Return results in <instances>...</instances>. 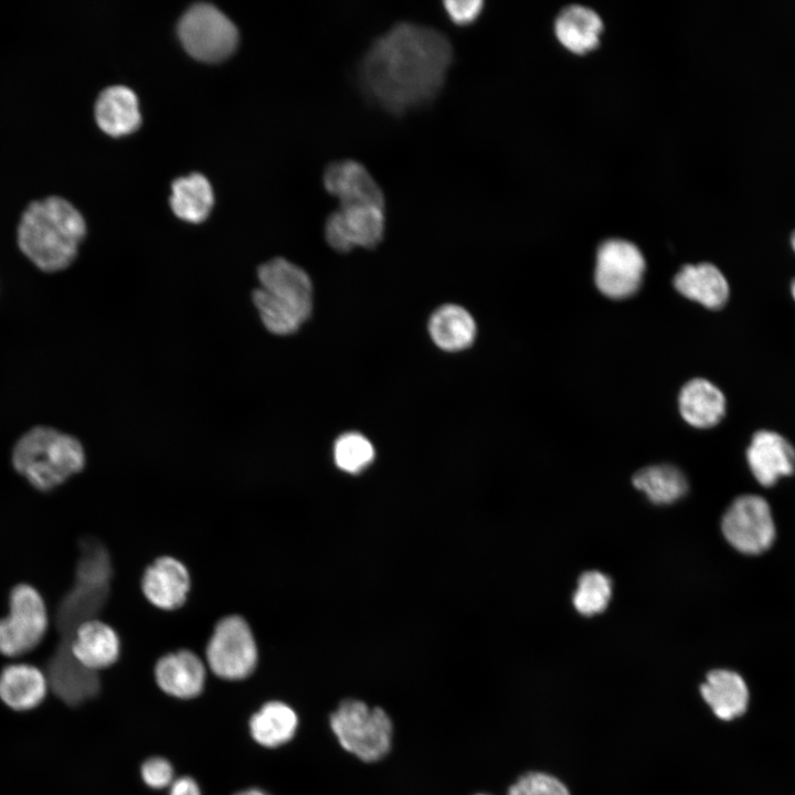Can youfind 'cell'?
Returning a JSON list of instances; mask_svg holds the SVG:
<instances>
[{
  "label": "cell",
  "instance_id": "1",
  "mask_svg": "<svg viewBox=\"0 0 795 795\" xmlns=\"http://www.w3.org/2000/svg\"><path fill=\"white\" fill-rule=\"evenodd\" d=\"M454 61L449 38L414 21H399L373 39L357 67L362 95L401 116L430 105L441 93Z\"/></svg>",
  "mask_w": 795,
  "mask_h": 795
},
{
  "label": "cell",
  "instance_id": "2",
  "mask_svg": "<svg viewBox=\"0 0 795 795\" xmlns=\"http://www.w3.org/2000/svg\"><path fill=\"white\" fill-rule=\"evenodd\" d=\"M86 234L85 220L68 201L49 197L31 203L18 227L22 253L40 269L57 272L75 259Z\"/></svg>",
  "mask_w": 795,
  "mask_h": 795
},
{
  "label": "cell",
  "instance_id": "3",
  "mask_svg": "<svg viewBox=\"0 0 795 795\" xmlns=\"http://www.w3.org/2000/svg\"><path fill=\"white\" fill-rule=\"evenodd\" d=\"M257 280L252 301L263 326L277 336L296 332L312 310L308 274L288 259L275 257L258 266Z\"/></svg>",
  "mask_w": 795,
  "mask_h": 795
},
{
  "label": "cell",
  "instance_id": "4",
  "mask_svg": "<svg viewBox=\"0 0 795 795\" xmlns=\"http://www.w3.org/2000/svg\"><path fill=\"white\" fill-rule=\"evenodd\" d=\"M85 460L84 448L77 438L44 426L26 432L12 453L17 471L40 490L53 489L80 473Z\"/></svg>",
  "mask_w": 795,
  "mask_h": 795
},
{
  "label": "cell",
  "instance_id": "5",
  "mask_svg": "<svg viewBox=\"0 0 795 795\" xmlns=\"http://www.w3.org/2000/svg\"><path fill=\"white\" fill-rule=\"evenodd\" d=\"M328 721L341 749L364 763L383 760L392 749L393 721L381 707L356 698L343 699Z\"/></svg>",
  "mask_w": 795,
  "mask_h": 795
},
{
  "label": "cell",
  "instance_id": "6",
  "mask_svg": "<svg viewBox=\"0 0 795 795\" xmlns=\"http://www.w3.org/2000/svg\"><path fill=\"white\" fill-rule=\"evenodd\" d=\"M210 670L223 680L237 681L256 669L258 650L251 626L240 615L221 618L205 647Z\"/></svg>",
  "mask_w": 795,
  "mask_h": 795
},
{
  "label": "cell",
  "instance_id": "7",
  "mask_svg": "<svg viewBox=\"0 0 795 795\" xmlns=\"http://www.w3.org/2000/svg\"><path fill=\"white\" fill-rule=\"evenodd\" d=\"M178 35L184 50L194 59L213 63L235 50L239 32L234 23L216 7L199 2L180 18Z\"/></svg>",
  "mask_w": 795,
  "mask_h": 795
},
{
  "label": "cell",
  "instance_id": "8",
  "mask_svg": "<svg viewBox=\"0 0 795 795\" xmlns=\"http://www.w3.org/2000/svg\"><path fill=\"white\" fill-rule=\"evenodd\" d=\"M47 622L41 594L29 584L17 585L10 593L9 614L0 618V654L18 657L35 648Z\"/></svg>",
  "mask_w": 795,
  "mask_h": 795
},
{
  "label": "cell",
  "instance_id": "9",
  "mask_svg": "<svg viewBox=\"0 0 795 795\" xmlns=\"http://www.w3.org/2000/svg\"><path fill=\"white\" fill-rule=\"evenodd\" d=\"M721 529L734 549L751 555L768 550L776 537L770 505L757 495L738 497L724 512Z\"/></svg>",
  "mask_w": 795,
  "mask_h": 795
},
{
  "label": "cell",
  "instance_id": "10",
  "mask_svg": "<svg viewBox=\"0 0 795 795\" xmlns=\"http://www.w3.org/2000/svg\"><path fill=\"white\" fill-rule=\"evenodd\" d=\"M646 262L640 250L623 239H610L597 248L594 278L598 290L613 299L632 296L639 288Z\"/></svg>",
  "mask_w": 795,
  "mask_h": 795
},
{
  "label": "cell",
  "instance_id": "11",
  "mask_svg": "<svg viewBox=\"0 0 795 795\" xmlns=\"http://www.w3.org/2000/svg\"><path fill=\"white\" fill-rule=\"evenodd\" d=\"M384 208L374 204L339 205L325 223L327 243L340 253L354 247H375L385 231Z\"/></svg>",
  "mask_w": 795,
  "mask_h": 795
},
{
  "label": "cell",
  "instance_id": "12",
  "mask_svg": "<svg viewBox=\"0 0 795 795\" xmlns=\"http://www.w3.org/2000/svg\"><path fill=\"white\" fill-rule=\"evenodd\" d=\"M326 191L339 205L374 204L385 206V195L368 168L360 161L344 158L330 161L322 173Z\"/></svg>",
  "mask_w": 795,
  "mask_h": 795
},
{
  "label": "cell",
  "instance_id": "13",
  "mask_svg": "<svg viewBox=\"0 0 795 795\" xmlns=\"http://www.w3.org/2000/svg\"><path fill=\"white\" fill-rule=\"evenodd\" d=\"M49 687L66 704L77 706L100 690L98 674L85 668L72 655L70 640L61 639L47 662Z\"/></svg>",
  "mask_w": 795,
  "mask_h": 795
},
{
  "label": "cell",
  "instance_id": "14",
  "mask_svg": "<svg viewBox=\"0 0 795 795\" xmlns=\"http://www.w3.org/2000/svg\"><path fill=\"white\" fill-rule=\"evenodd\" d=\"M110 581L75 574L73 587L62 597L55 614L61 639L70 640L83 623L95 619L109 596Z\"/></svg>",
  "mask_w": 795,
  "mask_h": 795
},
{
  "label": "cell",
  "instance_id": "15",
  "mask_svg": "<svg viewBox=\"0 0 795 795\" xmlns=\"http://www.w3.org/2000/svg\"><path fill=\"white\" fill-rule=\"evenodd\" d=\"M191 576L187 566L173 556H160L150 563L141 577V591L159 610L174 611L187 601Z\"/></svg>",
  "mask_w": 795,
  "mask_h": 795
},
{
  "label": "cell",
  "instance_id": "16",
  "mask_svg": "<svg viewBox=\"0 0 795 795\" xmlns=\"http://www.w3.org/2000/svg\"><path fill=\"white\" fill-rule=\"evenodd\" d=\"M746 462L757 483L771 487L795 471V448L780 433L760 430L751 437Z\"/></svg>",
  "mask_w": 795,
  "mask_h": 795
},
{
  "label": "cell",
  "instance_id": "17",
  "mask_svg": "<svg viewBox=\"0 0 795 795\" xmlns=\"http://www.w3.org/2000/svg\"><path fill=\"white\" fill-rule=\"evenodd\" d=\"M155 681L166 695L188 700L204 689L206 668L191 650L180 649L161 656L153 668Z\"/></svg>",
  "mask_w": 795,
  "mask_h": 795
},
{
  "label": "cell",
  "instance_id": "18",
  "mask_svg": "<svg viewBox=\"0 0 795 795\" xmlns=\"http://www.w3.org/2000/svg\"><path fill=\"white\" fill-rule=\"evenodd\" d=\"M120 646L116 630L97 618L80 625L70 639V649L75 659L95 672L118 660Z\"/></svg>",
  "mask_w": 795,
  "mask_h": 795
},
{
  "label": "cell",
  "instance_id": "19",
  "mask_svg": "<svg viewBox=\"0 0 795 795\" xmlns=\"http://www.w3.org/2000/svg\"><path fill=\"white\" fill-rule=\"evenodd\" d=\"M674 286L686 298L713 310L722 308L730 295L725 276L711 263L682 266L674 277Z\"/></svg>",
  "mask_w": 795,
  "mask_h": 795
},
{
  "label": "cell",
  "instance_id": "20",
  "mask_svg": "<svg viewBox=\"0 0 795 795\" xmlns=\"http://www.w3.org/2000/svg\"><path fill=\"white\" fill-rule=\"evenodd\" d=\"M46 675L30 664H11L0 672V700L14 711H28L44 700Z\"/></svg>",
  "mask_w": 795,
  "mask_h": 795
},
{
  "label": "cell",
  "instance_id": "21",
  "mask_svg": "<svg viewBox=\"0 0 795 795\" xmlns=\"http://www.w3.org/2000/svg\"><path fill=\"white\" fill-rule=\"evenodd\" d=\"M95 118L99 128L112 137L134 132L141 123L136 94L123 85L105 88L96 100Z\"/></svg>",
  "mask_w": 795,
  "mask_h": 795
},
{
  "label": "cell",
  "instance_id": "22",
  "mask_svg": "<svg viewBox=\"0 0 795 795\" xmlns=\"http://www.w3.org/2000/svg\"><path fill=\"white\" fill-rule=\"evenodd\" d=\"M553 28L563 47L575 54H585L600 44L604 24L593 9L571 4L559 12Z\"/></svg>",
  "mask_w": 795,
  "mask_h": 795
},
{
  "label": "cell",
  "instance_id": "23",
  "mask_svg": "<svg viewBox=\"0 0 795 795\" xmlns=\"http://www.w3.org/2000/svg\"><path fill=\"white\" fill-rule=\"evenodd\" d=\"M700 693L714 716L724 721L742 716L748 708V686L738 672L729 669L708 672Z\"/></svg>",
  "mask_w": 795,
  "mask_h": 795
},
{
  "label": "cell",
  "instance_id": "24",
  "mask_svg": "<svg viewBox=\"0 0 795 795\" xmlns=\"http://www.w3.org/2000/svg\"><path fill=\"white\" fill-rule=\"evenodd\" d=\"M725 409L723 392L707 379H692L680 391V414L688 424L697 428L717 425L723 418Z\"/></svg>",
  "mask_w": 795,
  "mask_h": 795
},
{
  "label": "cell",
  "instance_id": "25",
  "mask_svg": "<svg viewBox=\"0 0 795 795\" xmlns=\"http://www.w3.org/2000/svg\"><path fill=\"white\" fill-rule=\"evenodd\" d=\"M299 718L295 709L280 700L265 702L248 721L252 739L263 748L277 749L297 733Z\"/></svg>",
  "mask_w": 795,
  "mask_h": 795
},
{
  "label": "cell",
  "instance_id": "26",
  "mask_svg": "<svg viewBox=\"0 0 795 795\" xmlns=\"http://www.w3.org/2000/svg\"><path fill=\"white\" fill-rule=\"evenodd\" d=\"M428 332L438 348L456 352L474 342L476 324L465 308L448 304L433 312L428 321Z\"/></svg>",
  "mask_w": 795,
  "mask_h": 795
},
{
  "label": "cell",
  "instance_id": "27",
  "mask_svg": "<svg viewBox=\"0 0 795 795\" xmlns=\"http://www.w3.org/2000/svg\"><path fill=\"white\" fill-rule=\"evenodd\" d=\"M213 202L212 187L201 173L180 177L171 184V210L186 222H203L209 216Z\"/></svg>",
  "mask_w": 795,
  "mask_h": 795
},
{
  "label": "cell",
  "instance_id": "28",
  "mask_svg": "<svg viewBox=\"0 0 795 795\" xmlns=\"http://www.w3.org/2000/svg\"><path fill=\"white\" fill-rule=\"evenodd\" d=\"M634 486L658 505L671 504L682 497L688 484L685 475L670 465H654L638 470L633 477Z\"/></svg>",
  "mask_w": 795,
  "mask_h": 795
},
{
  "label": "cell",
  "instance_id": "29",
  "mask_svg": "<svg viewBox=\"0 0 795 795\" xmlns=\"http://www.w3.org/2000/svg\"><path fill=\"white\" fill-rule=\"evenodd\" d=\"M374 458L371 442L360 433H344L333 445V460L339 469L348 474H358L367 468Z\"/></svg>",
  "mask_w": 795,
  "mask_h": 795
},
{
  "label": "cell",
  "instance_id": "30",
  "mask_svg": "<svg viewBox=\"0 0 795 795\" xmlns=\"http://www.w3.org/2000/svg\"><path fill=\"white\" fill-rule=\"evenodd\" d=\"M611 594L610 577L597 571H589L579 579L573 604L582 615L591 616L606 608Z\"/></svg>",
  "mask_w": 795,
  "mask_h": 795
},
{
  "label": "cell",
  "instance_id": "31",
  "mask_svg": "<svg viewBox=\"0 0 795 795\" xmlns=\"http://www.w3.org/2000/svg\"><path fill=\"white\" fill-rule=\"evenodd\" d=\"M507 795H571V792L556 776L531 771L519 776L509 786Z\"/></svg>",
  "mask_w": 795,
  "mask_h": 795
},
{
  "label": "cell",
  "instance_id": "32",
  "mask_svg": "<svg viewBox=\"0 0 795 795\" xmlns=\"http://www.w3.org/2000/svg\"><path fill=\"white\" fill-rule=\"evenodd\" d=\"M144 783L153 789L169 787L174 781L172 764L165 757L152 756L147 759L140 767Z\"/></svg>",
  "mask_w": 795,
  "mask_h": 795
},
{
  "label": "cell",
  "instance_id": "33",
  "mask_svg": "<svg viewBox=\"0 0 795 795\" xmlns=\"http://www.w3.org/2000/svg\"><path fill=\"white\" fill-rule=\"evenodd\" d=\"M447 18L458 26L473 24L483 13V0H446L442 2Z\"/></svg>",
  "mask_w": 795,
  "mask_h": 795
},
{
  "label": "cell",
  "instance_id": "34",
  "mask_svg": "<svg viewBox=\"0 0 795 795\" xmlns=\"http://www.w3.org/2000/svg\"><path fill=\"white\" fill-rule=\"evenodd\" d=\"M169 795H202V792L193 777L180 776L169 786Z\"/></svg>",
  "mask_w": 795,
  "mask_h": 795
},
{
  "label": "cell",
  "instance_id": "35",
  "mask_svg": "<svg viewBox=\"0 0 795 795\" xmlns=\"http://www.w3.org/2000/svg\"><path fill=\"white\" fill-rule=\"evenodd\" d=\"M234 795H272V794H269L268 792H266L262 788L251 787V788L240 791V792L235 793Z\"/></svg>",
  "mask_w": 795,
  "mask_h": 795
},
{
  "label": "cell",
  "instance_id": "36",
  "mask_svg": "<svg viewBox=\"0 0 795 795\" xmlns=\"http://www.w3.org/2000/svg\"><path fill=\"white\" fill-rule=\"evenodd\" d=\"M789 241H791V246H792V250H793V251H794V253H795V230L793 231V233H792V235H791V240H789Z\"/></svg>",
  "mask_w": 795,
  "mask_h": 795
},
{
  "label": "cell",
  "instance_id": "37",
  "mask_svg": "<svg viewBox=\"0 0 795 795\" xmlns=\"http://www.w3.org/2000/svg\"><path fill=\"white\" fill-rule=\"evenodd\" d=\"M791 294L793 299L795 300V278L791 283Z\"/></svg>",
  "mask_w": 795,
  "mask_h": 795
},
{
  "label": "cell",
  "instance_id": "38",
  "mask_svg": "<svg viewBox=\"0 0 795 795\" xmlns=\"http://www.w3.org/2000/svg\"><path fill=\"white\" fill-rule=\"evenodd\" d=\"M474 795H490V794H486V793H477V794H474Z\"/></svg>",
  "mask_w": 795,
  "mask_h": 795
}]
</instances>
